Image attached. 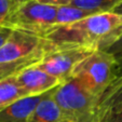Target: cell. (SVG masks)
<instances>
[{"label":"cell","instance_id":"cell-1","mask_svg":"<svg viewBox=\"0 0 122 122\" xmlns=\"http://www.w3.org/2000/svg\"><path fill=\"white\" fill-rule=\"evenodd\" d=\"M122 35V16L115 12L95 13L83 20L60 26L46 35L54 48H84L106 51Z\"/></svg>","mask_w":122,"mask_h":122},{"label":"cell","instance_id":"cell-2","mask_svg":"<svg viewBox=\"0 0 122 122\" xmlns=\"http://www.w3.org/2000/svg\"><path fill=\"white\" fill-rule=\"evenodd\" d=\"M65 122H97L99 97L70 78L53 90Z\"/></svg>","mask_w":122,"mask_h":122},{"label":"cell","instance_id":"cell-3","mask_svg":"<svg viewBox=\"0 0 122 122\" xmlns=\"http://www.w3.org/2000/svg\"><path fill=\"white\" fill-rule=\"evenodd\" d=\"M57 7L30 0L19 3L2 26L46 38L56 28Z\"/></svg>","mask_w":122,"mask_h":122},{"label":"cell","instance_id":"cell-4","mask_svg":"<svg viewBox=\"0 0 122 122\" xmlns=\"http://www.w3.org/2000/svg\"><path fill=\"white\" fill-rule=\"evenodd\" d=\"M116 60L106 51H95L76 67L70 78L78 80L91 93L101 98L113 78Z\"/></svg>","mask_w":122,"mask_h":122},{"label":"cell","instance_id":"cell-5","mask_svg":"<svg viewBox=\"0 0 122 122\" xmlns=\"http://www.w3.org/2000/svg\"><path fill=\"white\" fill-rule=\"evenodd\" d=\"M53 49V44L46 38L13 29L5 44L0 48V63L42 60Z\"/></svg>","mask_w":122,"mask_h":122},{"label":"cell","instance_id":"cell-6","mask_svg":"<svg viewBox=\"0 0 122 122\" xmlns=\"http://www.w3.org/2000/svg\"><path fill=\"white\" fill-rule=\"evenodd\" d=\"M93 52L84 48H54L37 66L65 82L70 79L75 67Z\"/></svg>","mask_w":122,"mask_h":122},{"label":"cell","instance_id":"cell-7","mask_svg":"<svg viewBox=\"0 0 122 122\" xmlns=\"http://www.w3.org/2000/svg\"><path fill=\"white\" fill-rule=\"evenodd\" d=\"M37 64L26 67L15 75L16 80L26 96L46 94L63 83L58 78L38 67Z\"/></svg>","mask_w":122,"mask_h":122},{"label":"cell","instance_id":"cell-8","mask_svg":"<svg viewBox=\"0 0 122 122\" xmlns=\"http://www.w3.org/2000/svg\"><path fill=\"white\" fill-rule=\"evenodd\" d=\"M43 96L44 94L19 98L0 111V122H27L29 116Z\"/></svg>","mask_w":122,"mask_h":122},{"label":"cell","instance_id":"cell-9","mask_svg":"<svg viewBox=\"0 0 122 122\" xmlns=\"http://www.w3.org/2000/svg\"><path fill=\"white\" fill-rule=\"evenodd\" d=\"M27 122H65L64 116L53 97V90L44 94Z\"/></svg>","mask_w":122,"mask_h":122},{"label":"cell","instance_id":"cell-10","mask_svg":"<svg viewBox=\"0 0 122 122\" xmlns=\"http://www.w3.org/2000/svg\"><path fill=\"white\" fill-rule=\"evenodd\" d=\"M26 96L15 76L0 80V111L21 97Z\"/></svg>","mask_w":122,"mask_h":122},{"label":"cell","instance_id":"cell-11","mask_svg":"<svg viewBox=\"0 0 122 122\" xmlns=\"http://www.w3.org/2000/svg\"><path fill=\"white\" fill-rule=\"evenodd\" d=\"M95 14L88 10L81 9V8L75 7L72 5H67L57 7L56 12V28L60 26L69 25V24L76 23V22L83 20L88 16Z\"/></svg>","mask_w":122,"mask_h":122},{"label":"cell","instance_id":"cell-12","mask_svg":"<svg viewBox=\"0 0 122 122\" xmlns=\"http://www.w3.org/2000/svg\"><path fill=\"white\" fill-rule=\"evenodd\" d=\"M122 2V0H74L70 5L93 13L112 12V10Z\"/></svg>","mask_w":122,"mask_h":122},{"label":"cell","instance_id":"cell-13","mask_svg":"<svg viewBox=\"0 0 122 122\" xmlns=\"http://www.w3.org/2000/svg\"><path fill=\"white\" fill-rule=\"evenodd\" d=\"M41 60H28L16 63H0V80L15 76L26 67L39 63Z\"/></svg>","mask_w":122,"mask_h":122},{"label":"cell","instance_id":"cell-14","mask_svg":"<svg viewBox=\"0 0 122 122\" xmlns=\"http://www.w3.org/2000/svg\"><path fill=\"white\" fill-rule=\"evenodd\" d=\"M98 122H122V96L116 99L105 110Z\"/></svg>","mask_w":122,"mask_h":122},{"label":"cell","instance_id":"cell-15","mask_svg":"<svg viewBox=\"0 0 122 122\" xmlns=\"http://www.w3.org/2000/svg\"><path fill=\"white\" fill-rule=\"evenodd\" d=\"M17 5L19 3H16L13 0H0V26L3 25L8 16L13 12Z\"/></svg>","mask_w":122,"mask_h":122},{"label":"cell","instance_id":"cell-16","mask_svg":"<svg viewBox=\"0 0 122 122\" xmlns=\"http://www.w3.org/2000/svg\"><path fill=\"white\" fill-rule=\"evenodd\" d=\"M106 52L113 56V58L116 60V64H122V35L112 46L107 49Z\"/></svg>","mask_w":122,"mask_h":122},{"label":"cell","instance_id":"cell-17","mask_svg":"<svg viewBox=\"0 0 122 122\" xmlns=\"http://www.w3.org/2000/svg\"><path fill=\"white\" fill-rule=\"evenodd\" d=\"M11 28L5 27V26H0V48L5 44V42L7 41V39L9 38V36L12 32Z\"/></svg>","mask_w":122,"mask_h":122},{"label":"cell","instance_id":"cell-18","mask_svg":"<svg viewBox=\"0 0 122 122\" xmlns=\"http://www.w3.org/2000/svg\"><path fill=\"white\" fill-rule=\"evenodd\" d=\"M39 2L46 3L50 5H55V7H62V5H67L74 1V0H37Z\"/></svg>","mask_w":122,"mask_h":122},{"label":"cell","instance_id":"cell-19","mask_svg":"<svg viewBox=\"0 0 122 122\" xmlns=\"http://www.w3.org/2000/svg\"><path fill=\"white\" fill-rule=\"evenodd\" d=\"M112 12H115V13H117V14H119V15L122 16V2H120L119 5L112 10Z\"/></svg>","mask_w":122,"mask_h":122},{"label":"cell","instance_id":"cell-20","mask_svg":"<svg viewBox=\"0 0 122 122\" xmlns=\"http://www.w3.org/2000/svg\"><path fill=\"white\" fill-rule=\"evenodd\" d=\"M15 1L16 3H24V2H27V1H30V0H13Z\"/></svg>","mask_w":122,"mask_h":122}]
</instances>
